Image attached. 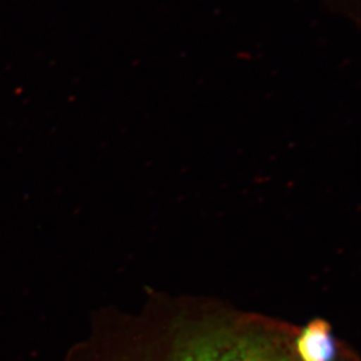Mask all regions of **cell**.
<instances>
[{
    "label": "cell",
    "instance_id": "cell-1",
    "mask_svg": "<svg viewBox=\"0 0 361 361\" xmlns=\"http://www.w3.org/2000/svg\"><path fill=\"white\" fill-rule=\"evenodd\" d=\"M176 361H284L259 341L239 337H211L186 348Z\"/></svg>",
    "mask_w": 361,
    "mask_h": 361
},
{
    "label": "cell",
    "instance_id": "cell-2",
    "mask_svg": "<svg viewBox=\"0 0 361 361\" xmlns=\"http://www.w3.org/2000/svg\"><path fill=\"white\" fill-rule=\"evenodd\" d=\"M297 351L302 361H334L336 345L330 326L324 321L309 324L297 341Z\"/></svg>",
    "mask_w": 361,
    "mask_h": 361
}]
</instances>
